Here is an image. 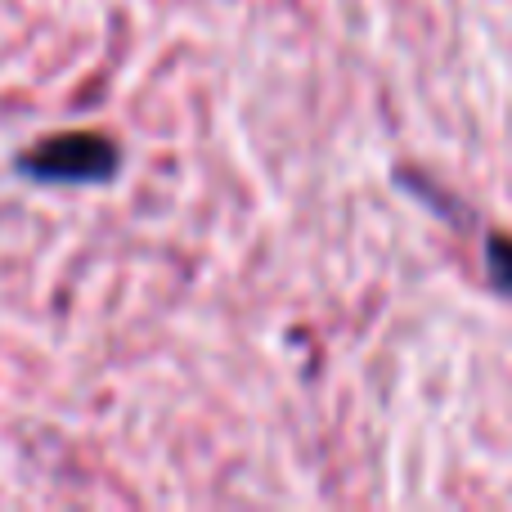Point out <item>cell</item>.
Wrapping results in <instances>:
<instances>
[{
    "mask_svg": "<svg viewBox=\"0 0 512 512\" xmlns=\"http://www.w3.org/2000/svg\"><path fill=\"white\" fill-rule=\"evenodd\" d=\"M486 274L504 297H512V239H504V234L486 239Z\"/></svg>",
    "mask_w": 512,
    "mask_h": 512,
    "instance_id": "cell-2",
    "label": "cell"
},
{
    "mask_svg": "<svg viewBox=\"0 0 512 512\" xmlns=\"http://www.w3.org/2000/svg\"><path fill=\"white\" fill-rule=\"evenodd\" d=\"M14 167L27 180H41V185H104L117 176L122 153L99 131H59L23 149Z\"/></svg>",
    "mask_w": 512,
    "mask_h": 512,
    "instance_id": "cell-1",
    "label": "cell"
}]
</instances>
